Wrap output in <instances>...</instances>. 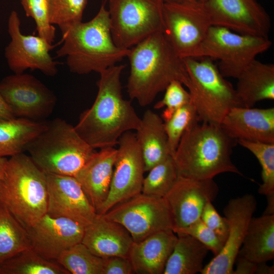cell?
Wrapping results in <instances>:
<instances>
[{
  "label": "cell",
  "instance_id": "obj_1",
  "mask_svg": "<svg viewBox=\"0 0 274 274\" xmlns=\"http://www.w3.org/2000/svg\"><path fill=\"white\" fill-rule=\"evenodd\" d=\"M125 67L116 64L99 73L95 99L80 114L75 126L94 149L114 147L124 133L136 130L140 125L141 118L130 101L123 97L121 75Z\"/></svg>",
  "mask_w": 274,
  "mask_h": 274
},
{
  "label": "cell",
  "instance_id": "obj_2",
  "mask_svg": "<svg viewBox=\"0 0 274 274\" xmlns=\"http://www.w3.org/2000/svg\"><path fill=\"white\" fill-rule=\"evenodd\" d=\"M130 74L127 92L142 107L150 105L174 80L186 86L188 77L183 58L163 31L156 32L129 49Z\"/></svg>",
  "mask_w": 274,
  "mask_h": 274
},
{
  "label": "cell",
  "instance_id": "obj_3",
  "mask_svg": "<svg viewBox=\"0 0 274 274\" xmlns=\"http://www.w3.org/2000/svg\"><path fill=\"white\" fill-rule=\"evenodd\" d=\"M107 1L90 20L60 28L62 45L56 51L57 56L66 57V65L73 73L99 74L122 61L129 52L118 47L113 40Z\"/></svg>",
  "mask_w": 274,
  "mask_h": 274
},
{
  "label": "cell",
  "instance_id": "obj_4",
  "mask_svg": "<svg viewBox=\"0 0 274 274\" xmlns=\"http://www.w3.org/2000/svg\"><path fill=\"white\" fill-rule=\"evenodd\" d=\"M236 143L220 125L199 122L185 132L173 156L179 176L203 180L224 173L242 175L231 159Z\"/></svg>",
  "mask_w": 274,
  "mask_h": 274
},
{
  "label": "cell",
  "instance_id": "obj_5",
  "mask_svg": "<svg viewBox=\"0 0 274 274\" xmlns=\"http://www.w3.org/2000/svg\"><path fill=\"white\" fill-rule=\"evenodd\" d=\"M0 203L26 229L47 213L45 173L29 155L8 159L0 181Z\"/></svg>",
  "mask_w": 274,
  "mask_h": 274
},
{
  "label": "cell",
  "instance_id": "obj_6",
  "mask_svg": "<svg viewBox=\"0 0 274 274\" xmlns=\"http://www.w3.org/2000/svg\"><path fill=\"white\" fill-rule=\"evenodd\" d=\"M94 150L75 126L60 118L47 122L46 128L26 149L33 162L44 173L73 177Z\"/></svg>",
  "mask_w": 274,
  "mask_h": 274
},
{
  "label": "cell",
  "instance_id": "obj_7",
  "mask_svg": "<svg viewBox=\"0 0 274 274\" xmlns=\"http://www.w3.org/2000/svg\"><path fill=\"white\" fill-rule=\"evenodd\" d=\"M199 58H183L188 77L186 87L199 122L220 125L230 110L243 106L235 89L222 76L213 59Z\"/></svg>",
  "mask_w": 274,
  "mask_h": 274
},
{
  "label": "cell",
  "instance_id": "obj_8",
  "mask_svg": "<svg viewBox=\"0 0 274 274\" xmlns=\"http://www.w3.org/2000/svg\"><path fill=\"white\" fill-rule=\"evenodd\" d=\"M271 45L268 38L241 34L213 25L192 57L218 60L217 66L222 76L236 79L258 55Z\"/></svg>",
  "mask_w": 274,
  "mask_h": 274
},
{
  "label": "cell",
  "instance_id": "obj_9",
  "mask_svg": "<svg viewBox=\"0 0 274 274\" xmlns=\"http://www.w3.org/2000/svg\"><path fill=\"white\" fill-rule=\"evenodd\" d=\"M111 32L119 47L129 49L163 31V0H108Z\"/></svg>",
  "mask_w": 274,
  "mask_h": 274
},
{
  "label": "cell",
  "instance_id": "obj_10",
  "mask_svg": "<svg viewBox=\"0 0 274 274\" xmlns=\"http://www.w3.org/2000/svg\"><path fill=\"white\" fill-rule=\"evenodd\" d=\"M163 33L181 58L192 57L213 26L205 2L164 3Z\"/></svg>",
  "mask_w": 274,
  "mask_h": 274
},
{
  "label": "cell",
  "instance_id": "obj_11",
  "mask_svg": "<svg viewBox=\"0 0 274 274\" xmlns=\"http://www.w3.org/2000/svg\"><path fill=\"white\" fill-rule=\"evenodd\" d=\"M102 215L122 225L135 243L155 233L173 230L174 227L164 198L142 193L115 206Z\"/></svg>",
  "mask_w": 274,
  "mask_h": 274
},
{
  "label": "cell",
  "instance_id": "obj_12",
  "mask_svg": "<svg viewBox=\"0 0 274 274\" xmlns=\"http://www.w3.org/2000/svg\"><path fill=\"white\" fill-rule=\"evenodd\" d=\"M117 145L109 193L97 214L104 215L115 206L142 193L145 166L135 133H124Z\"/></svg>",
  "mask_w": 274,
  "mask_h": 274
},
{
  "label": "cell",
  "instance_id": "obj_13",
  "mask_svg": "<svg viewBox=\"0 0 274 274\" xmlns=\"http://www.w3.org/2000/svg\"><path fill=\"white\" fill-rule=\"evenodd\" d=\"M0 93L16 118L42 121L56 103L53 91L33 76L14 74L0 81Z\"/></svg>",
  "mask_w": 274,
  "mask_h": 274
},
{
  "label": "cell",
  "instance_id": "obj_14",
  "mask_svg": "<svg viewBox=\"0 0 274 274\" xmlns=\"http://www.w3.org/2000/svg\"><path fill=\"white\" fill-rule=\"evenodd\" d=\"M20 25L18 14L12 11L8 22L11 41L5 49V56L10 69L14 74L23 73L31 69L38 70L48 76H55L58 62L49 53L53 46L38 35L22 33Z\"/></svg>",
  "mask_w": 274,
  "mask_h": 274
},
{
  "label": "cell",
  "instance_id": "obj_15",
  "mask_svg": "<svg viewBox=\"0 0 274 274\" xmlns=\"http://www.w3.org/2000/svg\"><path fill=\"white\" fill-rule=\"evenodd\" d=\"M257 207L252 194L231 199L223 210L228 223L227 238L220 252L205 266L201 274H233L235 259Z\"/></svg>",
  "mask_w": 274,
  "mask_h": 274
},
{
  "label": "cell",
  "instance_id": "obj_16",
  "mask_svg": "<svg viewBox=\"0 0 274 274\" xmlns=\"http://www.w3.org/2000/svg\"><path fill=\"white\" fill-rule=\"evenodd\" d=\"M205 4L212 25L241 34L268 38L269 16L255 0H207Z\"/></svg>",
  "mask_w": 274,
  "mask_h": 274
},
{
  "label": "cell",
  "instance_id": "obj_17",
  "mask_svg": "<svg viewBox=\"0 0 274 274\" xmlns=\"http://www.w3.org/2000/svg\"><path fill=\"white\" fill-rule=\"evenodd\" d=\"M218 192L213 179L199 180L179 176L163 197L172 218L173 229L186 227L199 219L205 206L216 198Z\"/></svg>",
  "mask_w": 274,
  "mask_h": 274
},
{
  "label": "cell",
  "instance_id": "obj_18",
  "mask_svg": "<svg viewBox=\"0 0 274 274\" xmlns=\"http://www.w3.org/2000/svg\"><path fill=\"white\" fill-rule=\"evenodd\" d=\"M45 173L47 214L69 219L86 227L97 213L79 182L73 176Z\"/></svg>",
  "mask_w": 274,
  "mask_h": 274
},
{
  "label": "cell",
  "instance_id": "obj_19",
  "mask_svg": "<svg viewBox=\"0 0 274 274\" xmlns=\"http://www.w3.org/2000/svg\"><path fill=\"white\" fill-rule=\"evenodd\" d=\"M85 228L69 219L46 213L26 229L31 248L46 259L56 261L64 250L82 242Z\"/></svg>",
  "mask_w": 274,
  "mask_h": 274
},
{
  "label": "cell",
  "instance_id": "obj_20",
  "mask_svg": "<svg viewBox=\"0 0 274 274\" xmlns=\"http://www.w3.org/2000/svg\"><path fill=\"white\" fill-rule=\"evenodd\" d=\"M225 133L236 140L274 144V108L235 107L221 124Z\"/></svg>",
  "mask_w": 274,
  "mask_h": 274
},
{
  "label": "cell",
  "instance_id": "obj_21",
  "mask_svg": "<svg viewBox=\"0 0 274 274\" xmlns=\"http://www.w3.org/2000/svg\"><path fill=\"white\" fill-rule=\"evenodd\" d=\"M117 152L114 147L95 152L74 176L96 212L107 198Z\"/></svg>",
  "mask_w": 274,
  "mask_h": 274
},
{
  "label": "cell",
  "instance_id": "obj_22",
  "mask_svg": "<svg viewBox=\"0 0 274 274\" xmlns=\"http://www.w3.org/2000/svg\"><path fill=\"white\" fill-rule=\"evenodd\" d=\"M82 243L93 254L101 258L128 257L133 241L122 225L97 214L94 220L85 227Z\"/></svg>",
  "mask_w": 274,
  "mask_h": 274
},
{
  "label": "cell",
  "instance_id": "obj_23",
  "mask_svg": "<svg viewBox=\"0 0 274 274\" xmlns=\"http://www.w3.org/2000/svg\"><path fill=\"white\" fill-rule=\"evenodd\" d=\"M178 237L173 230L155 233L133 242L128 254L134 273L163 274Z\"/></svg>",
  "mask_w": 274,
  "mask_h": 274
},
{
  "label": "cell",
  "instance_id": "obj_24",
  "mask_svg": "<svg viewBox=\"0 0 274 274\" xmlns=\"http://www.w3.org/2000/svg\"><path fill=\"white\" fill-rule=\"evenodd\" d=\"M237 96L245 108L274 99V64L253 60L236 78Z\"/></svg>",
  "mask_w": 274,
  "mask_h": 274
},
{
  "label": "cell",
  "instance_id": "obj_25",
  "mask_svg": "<svg viewBox=\"0 0 274 274\" xmlns=\"http://www.w3.org/2000/svg\"><path fill=\"white\" fill-rule=\"evenodd\" d=\"M135 134L142 153L145 172L171 156L164 121L152 110L144 113Z\"/></svg>",
  "mask_w": 274,
  "mask_h": 274
},
{
  "label": "cell",
  "instance_id": "obj_26",
  "mask_svg": "<svg viewBox=\"0 0 274 274\" xmlns=\"http://www.w3.org/2000/svg\"><path fill=\"white\" fill-rule=\"evenodd\" d=\"M237 255L257 263L274 258V215L252 217Z\"/></svg>",
  "mask_w": 274,
  "mask_h": 274
},
{
  "label": "cell",
  "instance_id": "obj_27",
  "mask_svg": "<svg viewBox=\"0 0 274 274\" xmlns=\"http://www.w3.org/2000/svg\"><path fill=\"white\" fill-rule=\"evenodd\" d=\"M47 125L46 121L23 118L0 121V156L11 157L24 153Z\"/></svg>",
  "mask_w": 274,
  "mask_h": 274
},
{
  "label": "cell",
  "instance_id": "obj_28",
  "mask_svg": "<svg viewBox=\"0 0 274 274\" xmlns=\"http://www.w3.org/2000/svg\"><path fill=\"white\" fill-rule=\"evenodd\" d=\"M178 238L163 274L200 273L209 251L199 241L187 234L176 233Z\"/></svg>",
  "mask_w": 274,
  "mask_h": 274
},
{
  "label": "cell",
  "instance_id": "obj_29",
  "mask_svg": "<svg viewBox=\"0 0 274 274\" xmlns=\"http://www.w3.org/2000/svg\"><path fill=\"white\" fill-rule=\"evenodd\" d=\"M0 274H70L55 261L26 249L0 264Z\"/></svg>",
  "mask_w": 274,
  "mask_h": 274
},
{
  "label": "cell",
  "instance_id": "obj_30",
  "mask_svg": "<svg viewBox=\"0 0 274 274\" xmlns=\"http://www.w3.org/2000/svg\"><path fill=\"white\" fill-rule=\"evenodd\" d=\"M29 248L26 228L0 203V264Z\"/></svg>",
  "mask_w": 274,
  "mask_h": 274
},
{
  "label": "cell",
  "instance_id": "obj_31",
  "mask_svg": "<svg viewBox=\"0 0 274 274\" xmlns=\"http://www.w3.org/2000/svg\"><path fill=\"white\" fill-rule=\"evenodd\" d=\"M56 262L72 274H102L104 258L93 254L82 242L64 250Z\"/></svg>",
  "mask_w": 274,
  "mask_h": 274
},
{
  "label": "cell",
  "instance_id": "obj_32",
  "mask_svg": "<svg viewBox=\"0 0 274 274\" xmlns=\"http://www.w3.org/2000/svg\"><path fill=\"white\" fill-rule=\"evenodd\" d=\"M148 172V175L144 179L142 193L157 197L163 198L179 177L172 156H169Z\"/></svg>",
  "mask_w": 274,
  "mask_h": 274
},
{
  "label": "cell",
  "instance_id": "obj_33",
  "mask_svg": "<svg viewBox=\"0 0 274 274\" xmlns=\"http://www.w3.org/2000/svg\"><path fill=\"white\" fill-rule=\"evenodd\" d=\"M237 143L250 151L261 166L262 183L259 185L258 193L266 197L274 196V144L245 140Z\"/></svg>",
  "mask_w": 274,
  "mask_h": 274
},
{
  "label": "cell",
  "instance_id": "obj_34",
  "mask_svg": "<svg viewBox=\"0 0 274 274\" xmlns=\"http://www.w3.org/2000/svg\"><path fill=\"white\" fill-rule=\"evenodd\" d=\"M199 122L197 112L191 102L178 109L168 120L164 121L172 157L185 132Z\"/></svg>",
  "mask_w": 274,
  "mask_h": 274
},
{
  "label": "cell",
  "instance_id": "obj_35",
  "mask_svg": "<svg viewBox=\"0 0 274 274\" xmlns=\"http://www.w3.org/2000/svg\"><path fill=\"white\" fill-rule=\"evenodd\" d=\"M88 0H48L51 24L59 28L82 21Z\"/></svg>",
  "mask_w": 274,
  "mask_h": 274
},
{
  "label": "cell",
  "instance_id": "obj_36",
  "mask_svg": "<svg viewBox=\"0 0 274 274\" xmlns=\"http://www.w3.org/2000/svg\"><path fill=\"white\" fill-rule=\"evenodd\" d=\"M26 15L36 24L38 36L52 44L55 38V28L50 22L48 0H20Z\"/></svg>",
  "mask_w": 274,
  "mask_h": 274
},
{
  "label": "cell",
  "instance_id": "obj_37",
  "mask_svg": "<svg viewBox=\"0 0 274 274\" xmlns=\"http://www.w3.org/2000/svg\"><path fill=\"white\" fill-rule=\"evenodd\" d=\"M163 98L157 102L155 109L164 108L161 118L163 121L168 120L178 109L191 102L190 95L180 81H172L165 89Z\"/></svg>",
  "mask_w": 274,
  "mask_h": 274
},
{
  "label": "cell",
  "instance_id": "obj_38",
  "mask_svg": "<svg viewBox=\"0 0 274 274\" xmlns=\"http://www.w3.org/2000/svg\"><path fill=\"white\" fill-rule=\"evenodd\" d=\"M173 231L175 233L191 235L205 245L215 256L220 252L224 246V243L217 234L200 218L186 227L174 228Z\"/></svg>",
  "mask_w": 274,
  "mask_h": 274
},
{
  "label": "cell",
  "instance_id": "obj_39",
  "mask_svg": "<svg viewBox=\"0 0 274 274\" xmlns=\"http://www.w3.org/2000/svg\"><path fill=\"white\" fill-rule=\"evenodd\" d=\"M212 203L209 202L205 206L200 219L224 244L228 233V221L225 217H223L218 214Z\"/></svg>",
  "mask_w": 274,
  "mask_h": 274
},
{
  "label": "cell",
  "instance_id": "obj_40",
  "mask_svg": "<svg viewBox=\"0 0 274 274\" xmlns=\"http://www.w3.org/2000/svg\"><path fill=\"white\" fill-rule=\"evenodd\" d=\"M103 258L102 274L134 273L132 264L128 257L112 256Z\"/></svg>",
  "mask_w": 274,
  "mask_h": 274
},
{
  "label": "cell",
  "instance_id": "obj_41",
  "mask_svg": "<svg viewBox=\"0 0 274 274\" xmlns=\"http://www.w3.org/2000/svg\"><path fill=\"white\" fill-rule=\"evenodd\" d=\"M236 269L233 274L255 273L258 263L254 262L245 257L237 255L235 261Z\"/></svg>",
  "mask_w": 274,
  "mask_h": 274
},
{
  "label": "cell",
  "instance_id": "obj_42",
  "mask_svg": "<svg viewBox=\"0 0 274 274\" xmlns=\"http://www.w3.org/2000/svg\"><path fill=\"white\" fill-rule=\"evenodd\" d=\"M16 118L0 93V121L12 120Z\"/></svg>",
  "mask_w": 274,
  "mask_h": 274
},
{
  "label": "cell",
  "instance_id": "obj_43",
  "mask_svg": "<svg viewBox=\"0 0 274 274\" xmlns=\"http://www.w3.org/2000/svg\"><path fill=\"white\" fill-rule=\"evenodd\" d=\"M256 274H273L274 267L269 266L266 262H261L258 263L257 269L255 272Z\"/></svg>",
  "mask_w": 274,
  "mask_h": 274
},
{
  "label": "cell",
  "instance_id": "obj_44",
  "mask_svg": "<svg viewBox=\"0 0 274 274\" xmlns=\"http://www.w3.org/2000/svg\"><path fill=\"white\" fill-rule=\"evenodd\" d=\"M8 159L6 157L0 156V181L5 168Z\"/></svg>",
  "mask_w": 274,
  "mask_h": 274
},
{
  "label": "cell",
  "instance_id": "obj_45",
  "mask_svg": "<svg viewBox=\"0 0 274 274\" xmlns=\"http://www.w3.org/2000/svg\"><path fill=\"white\" fill-rule=\"evenodd\" d=\"M207 0H163L164 3L206 2Z\"/></svg>",
  "mask_w": 274,
  "mask_h": 274
}]
</instances>
